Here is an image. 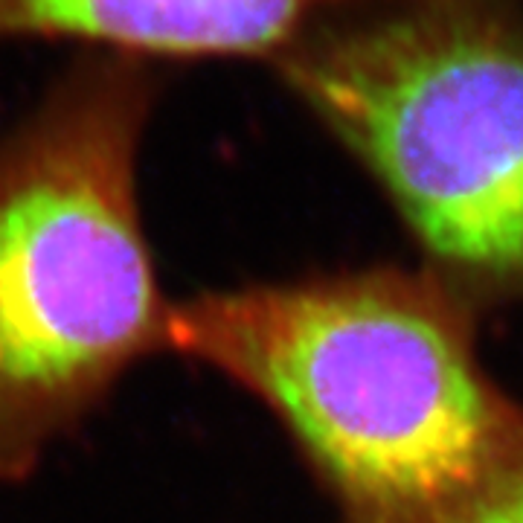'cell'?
<instances>
[{
  "label": "cell",
  "instance_id": "1",
  "mask_svg": "<svg viewBox=\"0 0 523 523\" xmlns=\"http://www.w3.org/2000/svg\"><path fill=\"white\" fill-rule=\"evenodd\" d=\"M169 352L262 399L352 523H431L523 457V413L477 367L457 306L396 274L172 303Z\"/></svg>",
  "mask_w": 523,
  "mask_h": 523
},
{
  "label": "cell",
  "instance_id": "2",
  "mask_svg": "<svg viewBox=\"0 0 523 523\" xmlns=\"http://www.w3.org/2000/svg\"><path fill=\"white\" fill-rule=\"evenodd\" d=\"M154 99L152 64L85 50L0 134V486L169 352L137 184Z\"/></svg>",
  "mask_w": 523,
  "mask_h": 523
},
{
  "label": "cell",
  "instance_id": "3",
  "mask_svg": "<svg viewBox=\"0 0 523 523\" xmlns=\"http://www.w3.org/2000/svg\"><path fill=\"white\" fill-rule=\"evenodd\" d=\"M274 64L448 274L523 294V30L494 0L372 6Z\"/></svg>",
  "mask_w": 523,
  "mask_h": 523
},
{
  "label": "cell",
  "instance_id": "4",
  "mask_svg": "<svg viewBox=\"0 0 523 523\" xmlns=\"http://www.w3.org/2000/svg\"><path fill=\"white\" fill-rule=\"evenodd\" d=\"M404 0H0V41L59 38L137 62L268 56L308 32Z\"/></svg>",
  "mask_w": 523,
  "mask_h": 523
},
{
  "label": "cell",
  "instance_id": "5",
  "mask_svg": "<svg viewBox=\"0 0 523 523\" xmlns=\"http://www.w3.org/2000/svg\"><path fill=\"white\" fill-rule=\"evenodd\" d=\"M431 523H523V457Z\"/></svg>",
  "mask_w": 523,
  "mask_h": 523
}]
</instances>
